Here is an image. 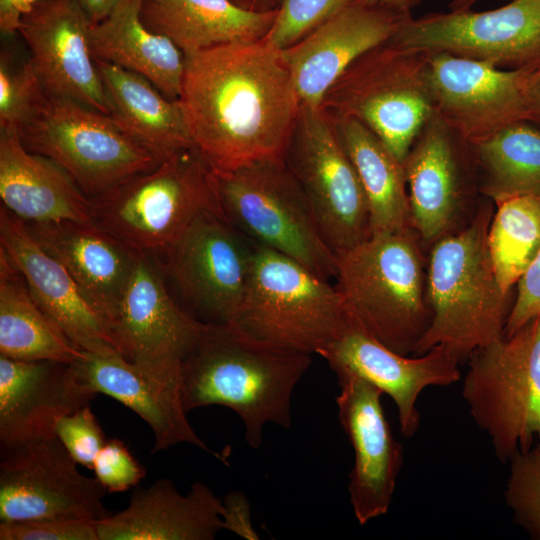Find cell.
I'll return each mask as SVG.
<instances>
[{
    "label": "cell",
    "instance_id": "cell-1",
    "mask_svg": "<svg viewBox=\"0 0 540 540\" xmlns=\"http://www.w3.org/2000/svg\"><path fill=\"white\" fill-rule=\"evenodd\" d=\"M178 102L216 172L284 157L301 106L282 50L264 38L185 55Z\"/></svg>",
    "mask_w": 540,
    "mask_h": 540
},
{
    "label": "cell",
    "instance_id": "cell-2",
    "mask_svg": "<svg viewBox=\"0 0 540 540\" xmlns=\"http://www.w3.org/2000/svg\"><path fill=\"white\" fill-rule=\"evenodd\" d=\"M311 355L258 339L235 324H207L181 364L187 412L209 405L233 410L257 449L267 423L289 428L293 391Z\"/></svg>",
    "mask_w": 540,
    "mask_h": 540
},
{
    "label": "cell",
    "instance_id": "cell-3",
    "mask_svg": "<svg viewBox=\"0 0 540 540\" xmlns=\"http://www.w3.org/2000/svg\"><path fill=\"white\" fill-rule=\"evenodd\" d=\"M495 204L483 197L472 220L427 252L431 324L412 356L436 345L465 363L477 350L504 336L513 293L501 288L488 248Z\"/></svg>",
    "mask_w": 540,
    "mask_h": 540
},
{
    "label": "cell",
    "instance_id": "cell-4",
    "mask_svg": "<svg viewBox=\"0 0 540 540\" xmlns=\"http://www.w3.org/2000/svg\"><path fill=\"white\" fill-rule=\"evenodd\" d=\"M334 279L354 324L389 349L413 355L432 320L427 252L413 228L372 234L338 254Z\"/></svg>",
    "mask_w": 540,
    "mask_h": 540
},
{
    "label": "cell",
    "instance_id": "cell-5",
    "mask_svg": "<svg viewBox=\"0 0 540 540\" xmlns=\"http://www.w3.org/2000/svg\"><path fill=\"white\" fill-rule=\"evenodd\" d=\"M94 221L133 249L165 254L207 211H222L217 173L196 147L91 198Z\"/></svg>",
    "mask_w": 540,
    "mask_h": 540
},
{
    "label": "cell",
    "instance_id": "cell-6",
    "mask_svg": "<svg viewBox=\"0 0 540 540\" xmlns=\"http://www.w3.org/2000/svg\"><path fill=\"white\" fill-rule=\"evenodd\" d=\"M235 325L248 334L309 355L351 325L336 285L305 265L260 244Z\"/></svg>",
    "mask_w": 540,
    "mask_h": 540
},
{
    "label": "cell",
    "instance_id": "cell-7",
    "mask_svg": "<svg viewBox=\"0 0 540 540\" xmlns=\"http://www.w3.org/2000/svg\"><path fill=\"white\" fill-rule=\"evenodd\" d=\"M320 105L332 118L353 119L367 127L404 163L434 113L428 53L389 39L355 59Z\"/></svg>",
    "mask_w": 540,
    "mask_h": 540
},
{
    "label": "cell",
    "instance_id": "cell-8",
    "mask_svg": "<svg viewBox=\"0 0 540 540\" xmlns=\"http://www.w3.org/2000/svg\"><path fill=\"white\" fill-rule=\"evenodd\" d=\"M216 173L221 209L239 232L327 280L335 278L337 255L283 158Z\"/></svg>",
    "mask_w": 540,
    "mask_h": 540
},
{
    "label": "cell",
    "instance_id": "cell-9",
    "mask_svg": "<svg viewBox=\"0 0 540 540\" xmlns=\"http://www.w3.org/2000/svg\"><path fill=\"white\" fill-rule=\"evenodd\" d=\"M467 362L463 399L497 458L509 462L540 441V314Z\"/></svg>",
    "mask_w": 540,
    "mask_h": 540
},
{
    "label": "cell",
    "instance_id": "cell-10",
    "mask_svg": "<svg viewBox=\"0 0 540 540\" xmlns=\"http://www.w3.org/2000/svg\"><path fill=\"white\" fill-rule=\"evenodd\" d=\"M18 134L26 149L57 164L90 198L161 163L111 116L68 98L48 95Z\"/></svg>",
    "mask_w": 540,
    "mask_h": 540
},
{
    "label": "cell",
    "instance_id": "cell-11",
    "mask_svg": "<svg viewBox=\"0 0 540 540\" xmlns=\"http://www.w3.org/2000/svg\"><path fill=\"white\" fill-rule=\"evenodd\" d=\"M303 189L319 229L338 255L371 236L362 184L335 128L319 106L301 103L283 157Z\"/></svg>",
    "mask_w": 540,
    "mask_h": 540
},
{
    "label": "cell",
    "instance_id": "cell-12",
    "mask_svg": "<svg viewBox=\"0 0 540 540\" xmlns=\"http://www.w3.org/2000/svg\"><path fill=\"white\" fill-rule=\"evenodd\" d=\"M409 224L426 250L464 228L480 200L478 171L470 143L437 114L425 123L404 161Z\"/></svg>",
    "mask_w": 540,
    "mask_h": 540
},
{
    "label": "cell",
    "instance_id": "cell-13",
    "mask_svg": "<svg viewBox=\"0 0 540 540\" xmlns=\"http://www.w3.org/2000/svg\"><path fill=\"white\" fill-rule=\"evenodd\" d=\"M166 270L189 314L207 324H234L248 288L254 245L223 211L197 217L165 253Z\"/></svg>",
    "mask_w": 540,
    "mask_h": 540
},
{
    "label": "cell",
    "instance_id": "cell-14",
    "mask_svg": "<svg viewBox=\"0 0 540 540\" xmlns=\"http://www.w3.org/2000/svg\"><path fill=\"white\" fill-rule=\"evenodd\" d=\"M426 53L447 52L508 69H540V0H511L487 11L408 18L390 38Z\"/></svg>",
    "mask_w": 540,
    "mask_h": 540
},
{
    "label": "cell",
    "instance_id": "cell-15",
    "mask_svg": "<svg viewBox=\"0 0 540 540\" xmlns=\"http://www.w3.org/2000/svg\"><path fill=\"white\" fill-rule=\"evenodd\" d=\"M107 493L87 477L56 435L1 452L0 521H98L110 515Z\"/></svg>",
    "mask_w": 540,
    "mask_h": 540
},
{
    "label": "cell",
    "instance_id": "cell-16",
    "mask_svg": "<svg viewBox=\"0 0 540 540\" xmlns=\"http://www.w3.org/2000/svg\"><path fill=\"white\" fill-rule=\"evenodd\" d=\"M534 70L447 52L428 53V81L434 112L468 143H479L525 120V86Z\"/></svg>",
    "mask_w": 540,
    "mask_h": 540
},
{
    "label": "cell",
    "instance_id": "cell-17",
    "mask_svg": "<svg viewBox=\"0 0 540 540\" xmlns=\"http://www.w3.org/2000/svg\"><path fill=\"white\" fill-rule=\"evenodd\" d=\"M150 256L138 253L109 330L129 361L155 369L181 367L204 323L173 300Z\"/></svg>",
    "mask_w": 540,
    "mask_h": 540
},
{
    "label": "cell",
    "instance_id": "cell-18",
    "mask_svg": "<svg viewBox=\"0 0 540 540\" xmlns=\"http://www.w3.org/2000/svg\"><path fill=\"white\" fill-rule=\"evenodd\" d=\"M336 377L338 418L354 450L347 488L354 515L365 525L389 510L403 464V447L386 419L382 392L351 373Z\"/></svg>",
    "mask_w": 540,
    "mask_h": 540
},
{
    "label": "cell",
    "instance_id": "cell-19",
    "mask_svg": "<svg viewBox=\"0 0 540 540\" xmlns=\"http://www.w3.org/2000/svg\"><path fill=\"white\" fill-rule=\"evenodd\" d=\"M318 355L335 375L351 373L377 387L395 403L400 431L410 438L420 426L417 401L428 387H446L461 379V363L445 346L436 345L419 356L399 354L353 322Z\"/></svg>",
    "mask_w": 540,
    "mask_h": 540
},
{
    "label": "cell",
    "instance_id": "cell-20",
    "mask_svg": "<svg viewBox=\"0 0 540 540\" xmlns=\"http://www.w3.org/2000/svg\"><path fill=\"white\" fill-rule=\"evenodd\" d=\"M90 26L76 0H42L21 18L18 33L48 95L74 100L110 116L90 49Z\"/></svg>",
    "mask_w": 540,
    "mask_h": 540
},
{
    "label": "cell",
    "instance_id": "cell-21",
    "mask_svg": "<svg viewBox=\"0 0 540 540\" xmlns=\"http://www.w3.org/2000/svg\"><path fill=\"white\" fill-rule=\"evenodd\" d=\"M0 251L24 278L40 308L82 351H117L106 319L68 270L34 237L27 223L0 207Z\"/></svg>",
    "mask_w": 540,
    "mask_h": 540
},
{
    "label": "cell",
    "instance_id": "cell-22",
    "mask_svg": "<svg viewBox=\"0 0 540 540\" xmlns=\"http://www.w3.org/2000/svg\"><path fill=\"white\" fill-rule=\"evenodd\" d=\"M74 366L94 393L116 399L149 425L154 435L153 453L186 443L224 460L205 444L187 419L182 400L181 367L142 366L118 351L85 352Z\"/></svg>",
    "mask_w": 540,
    "mask_h": 540
},
{
    "label": "cell",
    "instance_id": "cell-23",
    "mask_svg": "<svg viewBox=\"0 0 540 540\" xmlns=\"http://www.w3.org/2000/svg\"><path fill=\"white\" fill-rule=\"evenodd\" d=\"M74 363L0 355L1 452L55 435L60 418L95 398Z\"/></svg>",
    "mask_w": 540,
    "mask_h": 540
},
{
    "label": "cell",
    "instance_id": "cell-24",
    "mask_svg": "<svg viewBox=\"0 0 540 540\" xmlns=\"http://www.w3.org/2000/svg\"><path fill=\"white\" fill-rule=\"evenodd\" d=\"M410 17L355 0L282 50L301 103L319 106L355 59L389 40Z\"/></svg>",
    "mask_w": 540,
    "mask_h": 540
},
{
    "label": "cell",
    "instance_id": "cell-25",
    "mask_svg": "<svg viewBox=\"0 0 540 540\" xmlns=\"http://www.w3.org/2000/svg\"><path fill=\"white\" fill-rule=\"evenodd\" d=\"M223 501L196 481L181 494L166 478L133 490L128 506L96 521L99 540H213L223 529Z\"/></svg>",
    "mask_w": 540,
    "mask_h": 540
},
{
    "label": "cell",
    "instance_id": "cell-26",
    "mask_svg": "<svg viewBox=\"0 0 540 540\" xmlns=\"http://www.w3.org/2000/svg\"><path fill=\"white\" fill-rule=\"evenodd\" d=\"M27 225L43 248L68 270L109 325L139 251L96 222L61 220Z\"/></svg>",
    "mask_w": 540,
    "mask_h": 540
},
{
    "label": "cell",
    "instance_id": "cell-27",
    "mask_svg": "<svg viewBox=\"0 0 540 540\" xmlns=\"http://www.w3.org/2000/svg\"><path fill=\"white\" fill-rule=\"evenodd\" d=\"M0 197L26 223L95 222L91 198L57 164L26 149L17 130H0Z\"/></svg>",
    "mask_w": 540,
    "mask_h": 540
},
{
    "label": "cell",
    "instance_id": "cell-28",
    "mask_svg": "<svg viewBox=\"0 0 540 540\" xmlns=\"http://www.w3.org/2000/svg\"><path fill=\"white\" fill-rule=\"evenodd\" d=\"M143 0H121L101 22L91 24L89 42L95 60L108 62L150 80L167 98L181 94L186 57L165 35L141 19Z\"/></svg>",
    "mask_w": 540,
    "mask_h": 540
},
{
    "label": "cell",
    "instance_id": "cell-29",
    "mask_svg": "<svg viewBox=\"0 0 540 540\" xmlns=\"http://www.w3.org/2000/svg\"><path fill=\"white\" fill-rule=\"evenodd\" d=\"M276 14L277 9L248 11L231 0H143L141 8L146 27L171 39L185 55L263 39Z\"/></svg>",
    "mask_w": 540,
    "mask_h": 540
},
{
    "label": "cell",
    "instance_id": "cell-30",
    "mask_svg": "<svg viewBox=\"0 0 540 540\" xmlns=\"http://www.w3.org/2000/svg\"><path fill=\"white\" fill-rule=\"evenodd\" d=\"M110 116L161 162L195 147L178 100L167 98L150 80L117 65L95 60Z\"/></svg>",
    "mask_w": 540,
    "mask_h": 540
},
{
    "label": "cell",
    "instance_id": "cell-31",
    "mask_svg": "<svg viewBox=\"0 0 540 540\" xmlns=\"http://www.w3.org/2000/svg\"><path fill=\"white\" fill-rule=\"evenodd\" d=\"M0 355L23 361L74 363L85 356L40 308L0 251Z\"/></svg>",
    "mask_w": 540,
    "mask_h": 540
},
{
    "label": "cell",
    "instance_id": "cell-32",
    "mask_svg": "<svg viewBox=\"0 0 540 540\" xmlns=\"http://www.w3.org/2000/svg\"><path fill=\"white\" fill-rule=\"evenodd\" d=\"M332 120L365 192L371 233L393 232L410 227L404 163L358 121Z\"/></svg>",
    "mask_w": 540,
    "mask_h": 540
},
{
    "label": "cell",
    "instance_id": "cell-33",
    "mask_svg": "<svg viewBox=\"0 0 540 540\" xmlns=\"http://www.w3.org/2000/svg\"><path fill=\"white\" fill-rule=\"evenodd\" d=\"M481 196L495 205L540 195V128L519 121L472 144Z\"/></svg>",
    "mask_w": 540,
    "mask_h": 540
},
{
    "label": "cell",
    "instance_id": "cell-34",
    "mask_svg": "<svg viewBox=\"0 0 540 540\" xmlns=\"http://www.w3.org/2000/svg\"><path fill=\"white\" fill-rule=\"evenodd\" d=\"M487 241L501 288L514 293L540 251V195L515 197L495 205Z\"/></svg>",
    "mask_w": 540,
    "mask_h": 540
},
{
    "label": "cell",
    "instance_id": "cell-35",
    "mask_svg": "<svg viewBox=\"0 0 540 540\" xmlns=\"http://www.w3.org/2000/svg\"><path fill=\"white\" fill-rule=\"evenodd\" d=\"M9 43L0 52V130H17L40 110L48 93L30 54Z\"/></svg>",
    "mask_w": 540,
    "mask_h": 540
},
{
    "label": "cell",
    "instance_id": "cell-36",
    "mask_svg": "<svg viewBox=\"0 0 540 540\" xmlns=\"http://www.w3.org/2000/svg\"><path fill=\"white\" fill-rule=\"evenodd\" d=\"M504 498L513 519L532 539L540 540V441L509 461Z\"/></svg>",
    "mask_w": 540,
    "mask_h": 540
},
{
    "label": "cell",
    "instance_id": "cell-37",
    "mask_svg": "<svg viewBox=\"0 0 540 540\" xmlns=\"http://www.w3.org/2000/svg\"><path fill=\"white\" fill-rule=\"evenodd\" d=\"M354 1L280 0L273 25L264 39L279 50L287 49Z\"/></svg>",
    "mask_w": 540,
    "mask_h": 540
},
{
    "label": "cell",
    "instance_id": "cell-38",
    "mask_svg": "<svg viewBox=\"0 0 540 540\" xmlns=\"http://www.w3.org/2000/svg\"><path fill=\"white\" fill-rule=\"evenodd\" d=\"M55 435L76 463L90 470L107 442L89 405L60 418L55 426Z\"/></svg>",
    "mask_w": 540,
    "mask_h": 540
},
{
    "label": "cell",
    "instance_id": "cell-39",
    "mask_svg": "<svg viewBox=\"0 0 540 540\" xmlns=\"http://www.w3.org/2000/svg\"><path fill=\"white\" fill-rule=\"evenodd\" d=\"M95 477L109 493L123 492L136 487L145 477V468L135 459L123 441L107 440L96 456Z\"/></svg>",
    "mask_w": 540,
    "mask_h": 540
},
{
    "label": "cell",
    "instance_id": "cell-40",
    "mask_svg": "<svg viewBox=\"0 0 540 540\" xmlns=\"http://www.w3.org/2000/svg\"><path fill=\"white\" fill-rule=\"evenodd\" d=\"M1 540H99L96 521L49 519L0 521Z\"/></svg>",
    "mask_w": 540,
    "mask_h": 540
},
{
    "label": "cell",
    "instance_id": "cell-41",
    "mask_svg": "<svg viewBox=\"0 0 540 540\" xmlns=\"http://www.w3.org/2000/svg\"><path fill=\"white\" fill-rule=\"evenodd\" d=\"M540 314V251L516 285L513 305L504 336H510Z\"/></svg>",
    "mask_w": 540,
    "mask_h": 540
},
{
    "label": "cell",
    "instance_id": "cell-42",
    "mask_svg": "<svg viewBox=\"0 0 540 540\" xmlns=\"http://www.w3.org/2000/svg\"><path fill=\"white\" fill-rule=\"evenodd\" d=\"M223 529H227L246 539H258L251 525L250 506L241 492H230L223 500Z\"/></svg>",
    "mask_w": 540,
    "mask_h": 540
},
{
    "label": "cell",
    "instance_id": "cell-43",
    "mask_svg": "<svg viewBox=\"0 0 540 540\" xmlns=\"http://www.w3.org/2000/svg\"><path fill=\"white\" fill-rule=\"evenodd\" d=\"M42 0H0V31L4 38L18 33L21 18Z\"/></svg>",
    "mask_w": 540,
    "mask_h": 540
},
{
    "label": "cell",
    "instance_id": "cell-44",
    "mask_svg": "<svg viewBox=\"0 0 540 540\" xmlns=\"http://www.w3.org/2000/svg\"><path fill=\"white\" fill-rule=\"evenodd\" d=\"M525 120L540 128V69L532 71L526 82Z\"/></svg>",
    "mask_w": 540,
    "mask_h": 540
},
{
    "label": "cell",
    "instance_id": "cell-45",
    "mask_svg": "<svg viewBox=\"0 0 540 540\" xmlns=\"http://www.w3.org/2000/svg\"><path fill=\"white\" fill-rule=\"evenodd\" d=\"M91 24L104 20L121 0H76Z\"/></svg>",
    "mask_w": 540,
    "mask_h": 540
},
{
    "label": "cell",
    "instance_id": "cell-46",
    "mask_svg": "<svg viewBox=\"0 0 540 540\" xmlns=\"http://www.w3.org/2000/svg\"><path fill=\"white\" fill-rule=\"evenodd\" d=\"M369 7L381 8L400 14H411V10L425 0H356Z\"/></svg>",
    "mask_w": 540,
    "mask_h": 540
},
{
    "label": "cell",
    "instance_id": "cell-47",
    "mask_svg": "<svg viewBox=\"0 0 540 540\" xmlns=\"http://www.w3.org/2000/svg\"><path fill=\"white\" fill-rule=\"evenodd\" d=\"M237 6L252 12H270L276 10L280 0H231Z\"/></svg>",
    "mask_w": 540,
    "mask_h": 540
},
{
    "label": "cell",
    "instance_id": "cell-48",
    "mask_svg": "<svg viewBox=\"0 0 540 540\" xmlns=\"http://www.w3.org/2000/svg\"><path fill=\"white\" fill-rule=\"evenodd\" d=\"M480 0H452L448 8L452 11L470 10Z\"/></svg>",
    "mask_w": 540,
    "mask_h": 540
}]
</instances>
